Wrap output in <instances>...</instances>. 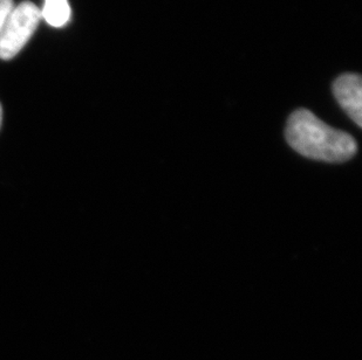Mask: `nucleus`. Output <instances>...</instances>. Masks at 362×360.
<instances>
[{"instance_id":"1","label":"nucleus","mask_w":362,"mask_h":360,"mask_svg":"<svg viewBox=\"0 0 362 360\" xmlns=\"http://www.w3.org/2000/svg\"><path fill=\"white\" fill-rule=\"evenodd\" d=\"M285 138L301 156L326 163H344L358 152L356 140L349 133L332 128L308 109L291 114Z\"/></svg>"},{"instance_id":"2","label":"nucleus","mask_w":362,"mask_h":360,"mask_svg":"<svg viewBox=\"0 0 362 360\" xmlns=\"http://www.w3.org/2000/svg\"><path fill=\"white\" fill-rule=\"evenodd\" d=\"M40 20V8L31 1L13 6L0 31V59L14 58L35 35Z\"/></svg>"},{"instance_id":"3","label":"nucleus","mask_w":362,"mask_h":360,"mask_svg":"<svg viewBox=\"0 0 362 360\" xmlns=\"http://www.w3.org/2000/svg\"><path fill=\"white\" fill-rule=\"evenodd\" d=\"M333 94L339 106L356 126H362V80L359 74L346 73L333 83Z\"/></svg>"},{"instance_id":"4","label":"nucleus","mask_w":362,"mask_h":360,"mask_svg":"<svg viewBox=\"0 0 362 360\" xmlns=\"http://www.w3.org/2000/svg\"><path fill=\"white\" fill-rule=\"evenodd\" d=\"M41 18L53 28H64L69 24L72 16L69 0H45Z\"/></svg>"},{"instance_id":"5","label":"nucleus","mask_w":362,"mask_h":360,"mask_svg":"<svg viewBox=\"0 0 362 360\" xmlns=\"http://www.w3.org/2000/svg\"><path fill=\"white\" fill-rule=\"evenodd\" d=\"M13 0H0V31L3 28L4 21L13 8Z\"/></svg>"},{"instance_id":"6","label":"nucleus","mask_w":362,"mask_h":360,"mask_svg":"<svg viewBox=\"0 0 362 360\" xmlns=\"http://www.w3.org/2000/svg\"><path fill=\"white\" fill-rule=\"evenodd\" d=\"M1 119H3V110H1V106H0V126H1Z\"/></svg>"}]
</instances>
